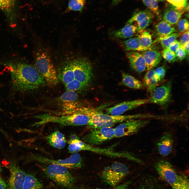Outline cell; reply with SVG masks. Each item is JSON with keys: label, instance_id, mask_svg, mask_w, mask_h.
I'll return each instance as SVG.
<instances>
[{"label": "cell", "instance_id": "28", "mask_svg": "<svg viewBox=\"0 0 189 189\" xmlns=\"http://www.w3.org/2000/svg\"><path fill=\"white\" fill-rule=\"evenodd\" d=\"M137 36L143 48L148 50L151 49L150 47L153 42L151 35L149 31L145 29L143 30L138 33Z\"/></svg>", "mask_w": 189, "mask_h": 189}, {"label": "cell", "instance_id": "31", "mask_svg": "<svg viewBox=\"0 0 189 189\" xmlns=\"http://www.w3.org/2000/svg\"><path fill=\"white\" fill-rule=\"evenodd\" d=\"M171 186L172 189H189L188 179L185 176L180 175L177 181Z\"/></svg>", "mask_w": 189, "mask_h": 189}, {"label": "cell", "instance_id": "16", "mask_svg": "<svg viewBox=\"0 0 189 189\" xmlns=\"http://www.w3.org/2000/svg\"><path fill=\"white\" fill-rule=\"evenodd\" d=\"M153 18V14L151 11L147 10L141 11L134 14L127 24H133L136 26L138 33L149 25Z\"/></svg>", "mask_w": 189, "mask_h": 189}, {"label": "cell", "instance_id": "39", "mask_svg": "<svg viewBox=\"0 0 189 189\" xmlns=\"http://www.w3.org/2000/svg\"><path fill=\"white\" fill-rule=\"evenodd\" d=\"M174 6L180 8H183L187 5V1L184 0H167Z\"/></svg>", "mask_w": 189, "mask_h": 189}, {"label": "cell", "instance_id": "19", "mask_svg": "<svg viewBox=\"0 0 189 189\" xmlns=\"http://www.w3.org/2000/svg\"><path fill=\"white\" fill-rule=\"evenodd\" d=\"M131 67L138 73L143 72L146 68L144 57L141 53L137 51L128 52L127 53Z\"/></svg>", "mask_w": 189, "mask_h": 189}, {"label": "cell", "instance_id": "12", "mask_svg": "<svg viewBox=\"0 0 189 189\" xmlns=\"http://www.w3.org/2000/svg\"><path fill=\"white\" fill-rule=\"evenodd\" d=\"M6 167L10 172L7 185L8 189H23L27 174L13 161L9 162Z\"/></svg>", "mask_w": 189, "mask_h": 189}, {"label": "cell", "instance_id": "30", "mask_svg": "<svg viewBox=\"0 0 189 189\" xmlns=\"http://www.w3.org/2000/svg\"><path fill=\"white\" fill-rule=\"evenodd\" d=\"M15 0H0V8L10 20L12 19L13 13L14 8Z\"/></svg>", "mask_w": 189, "mask_h": 189}, {"label": "cell", "instance_id": "13", "mask_svg": "<svg viewBox=\"0 0 189 189\" xmlns=\"http://www.w3.org/2000/svg\"><path fill=\"white\" fill-rule=\"evenodd\" d=\"M172 87V82L170 80L156 88L151 97L149 99V103L162 106H166L171 99Z\"/></svg>", "mask_w": 189, "mask_h": 189}, {"label": "cell", "instance_id": "33", "mask_svg": "<svg viewBox=\"0 0 189 189\" xmlns=\"http://www.w3.org/2000/svg\"><path fill=\"white\" fill-rule=\"evenodd\" d=\"M161 55L164 59L169 63H173L176 60L175 53L167 48L163 49Z\"/></svg>", "mask_w": 189, "mask_h": 189}, {"label": "cell", "instance_id": "46", "mask_svg": "<svg viewBox=\"0 0 189 189\" xmlns=\"http://www.w3.org/2000/svg\"><path fill=\"white\" fill-rule=\"evenodd\" d=\"M2 167L1 164L0 163V174H1V172H2Z\"/></svg>", "mask_w": 189, "mask_h": 189}, {"label": "cell", "instance_id": "45", "mask_svg": "<svg viewBox=\"0 0 189 189\" xmlns=\"http://www.w3.org/2000/svg\"><path fill=\"white\" fill-rule=\"evenodd\" d=\"M121 0H113L112 3L114 5L118 4Z\"/></svg>", "mask_w": 189, "mask_h": 189}, {"label": "cell", "instance_id": "18", "mask_svg": "<svg viewBox=\"0 0 189 189\" xmlns=\"http://www.w3.org/2000/svg\"><path fill=\"white\" fill-rule=\"evenodd\" d=\"M187 9V7L180 8L173 5L170 6L165 10L163 20L172 25L175 24Z\"/></svg>", "mask_w": 189, "mask_h": 189}, {"label": "cell", "instance_id": "20", "mask_svg": "<svg viewBox=\"0 0 189 189\" xmlns=\"http://www.w3.org/2000/svg\"><path fill=\"white\" fill-rule=\"evenodd\" d=\"M141 53L144 58L147 71L153 69L159 64L161 60V55L158 51L151 49L142 52Z\"/></svg>", "mask_w": 189, "mask_h": 189}, {"label": "cell", "instance_id": "26", "mask_svg": "<svg viewBox=\"0 0 189 189\" xmlns=\"http://www.w3.org/2000/svg\"><path fill=\"white\" fill-rule=\"evenodd\" d=\"M122 83L125 86L135 89H139L143 87L142 82L134 77L123 72H122Z\"/></svg>", "mask_w": 189, "mask_h": 189}, {"label": "cell", "instance_id": "11", "mask_svg": "<svg viewBox=\"0 0 189 189\" xmlns=\"http://www.w3.org/2000/svg\"><path fill=\"white\" fill-rule=\"evenodd\" d=\"M57 101L61 107L59 111L61 112L74 111L83 106L77 92L73 91L66 90L58 98Z\"/></svg>", "mask_w": 189, "mask_h": 189}, {"label": "cell", "instance_id": "32", "mask_svg": "<svg viewBox=\"0 0 189 189\" xmlns=\"http://www.w3.org/2000/svg\"><path fill=\"white\" fill-rule=\"evenodd\" d=\"M85 0H69L68 9L69 10L80 11L83 8Z\"/></svg>", "mask_w": 189, "mask_h": 189}, {"label": "cell", "instance_id": "42", "mask_svg": "<svg viewBox=\"0 0 189 189\" xmlns=\"http://www.w3.org/2000/svg\"><path fill=\"white\" fill-rule=\"evenodd\" d=\"M129 185V183H126L121 185H118L112 188L103 189L98 188L96 189H126Z\"/></svg>", "mask_w": 189, "mask_h": 189}, {"label": "cell", "instance_id": "1", "mask_svg": "<svg viewBox=\"0 0 189 189\" xmlns=\"http://www.w3.org/2000/svg\"><path fill=\"white\" fill-rule=\"evenodd\" d=\"M57 73L59 80L66 90L76 92L85 88L91 82L93 76L92 65L84 58L65 61L59 66Z\"/></svg>", "mask_w": 189, "mask_h": 189}, {"label": "cell", "instance_id": "23", "mask_svg": "<svg viewBox=\"0 0 189 189\" xmlns=\"http://www.w3.org/2000/svg\"><path fill=\"white\" fill-rule=\"evenodd\" d=\"M138 33L137 27L134 25L127 24L124 27L114 32V36L116 38H131Z\"/></svg>", "mask_w": 189, "mask_h": 189}, {"label": "cell", "instance_id": "8", "mask_svg": "<svg viewBox=\"0 0 189 189\" xmlns=\"http://www.w3.org/2000/svg\"><path fill=\"white\" fill-rule=\"evenodd\" d=\"M27 159L43 163L59 165L67 168H79L82 167L83 164L82 158L78 152L74 153L68 158L64 159L54 160L40 156L34 155L28 157Z\"/></svg>", "mask_w": 189, "mask_h": 189}, {"label": "cell", "instance_id": "7", "mask_svg": "<svg viewBox=\"0 0 189 189\" xmlns=\"http://www.w3.org/2000/svg\"><path fill=\"white\" fill-rule=\"evenodd\" d=\"M128 167L119 162L112 164L105 168L101 174L103 180L109 185L114 187L118 185L128 174Z\"/></svg>", "mask_w": 189, "mask_h": 189}, {"label": "cell", "instance_id": "3", "mask_svg": "<svg viewBox=\"0 0 189 189\" xmlns=\"http://www.w3.org/2000/svg\"><path fill=\"white\" fill-rule=\"evenodd\" d=\"M12 83L17 90L31 91L41 87L46 83L36 67L23 62L9 65Z\"/></svg>", "mask_w": 189, "mask_h": 189}, {"label": "cell", "instance_id": "22", "mask_svg": "<svg viewBox=\"0 0 189 189\" xmlns=\"http://www.w3.org/2000/svg\"><path fill=\"white\" fill-rule=\"evenodd\" d=\"M176 29L172 25L163 20L156 26L155 34L157 39L176 32Z\"/></svg>", "mask_w": 189, "mask_h": 189}, {"label": "cell", "instance_id": "25", "mask_svg": "<svg viewBox=\"0 0 189 189\" xmlns=\"http://www.w3.org/2000/svg\"><path fill=\"white\" fill-rule=\"evenodd\" d=\"M43 184L33 175L27 174L23 189H44Z\"/></svg>", "mask_w": 189, "mask_h": 189}, {"label": "cell", "instance_id": "2", "mask_svg": "<svg viewBox=\"0 0 189 189\" xmlns=\"http://www.w3.org/2000/svg\"><path fill=\"white\" fill-rule=\"evenodd\" d=\"M98 109L83 106L72 111H55L40 114L35 117L38 120L33 126H40L49 123L64 126L88 125L92 116L99 111Z\"/></svg>", "mask_w": 189, "mask_h": 189}, {"label": "cell", "instance_id": "21", "mask_svg": "<svg viewBox=\"0 0 189 189\" xmlns=\"http://www.w3.org/2000/svg\"><path fill=\"white\" fill-rule=\"evenodd\" d=\"M46 138L49 144L57 149H63L66 144L67 141L64 135L58 130L52 132Z\"/></svg>", "mask_w": 189, "mask_h": 189}, {"label": "cell", "instance_id": "17", "mask_svg": "<svg viewBox=\"0 0 189 189\" xmlns=\"http://www.w3.org/2000/svg\"><path fill=\"white\" fill-rule=\"evenodd\" d=\"M174 143L172 134L170 132L165 133L160 138L157 144L159 153L164 156L169 155L172 150Z\"/></svg>", "mask_w": 189, "mask_h": 189}, {"label": "cell", "instance_id": "43", "mask_svg": "<svg viewBox=\"0 0 189 189\" xmlns=\"http://www.w3.org/2000/svg\"><path fill=\"white\" fill-rule=\"evenodd\" d=\"M7 185L6 182L0 177V189H7Z\"/></svg>", "mask_w": 189, "mask_h": 189}, {"label": "cell", "instance_id": "14", "mask_svg": "<svg viewBox=\"0 0 189 189\" xmlns=\"http://www.w3.org/2000/svg\"><path fill=\"white\" fill-rule=\"evenodd\" d=\"M155 167L160 177L171 186L179 176L172 165L167 161L160 160L155 163Z\"/></svg>", "mask_w": 189, "mask_h": 189}, {"label": "cell", "instance_id": "10", "mask_svg": "<svg viewBox=\"0 0 189 189\" xmlns=\"http://www.w3.org/2000/svg\"><path fill=\"white\" fill-rule=\"evenodd\" d=\"M125 122L114 128V138H119L134 134L146 125L149 121V120L143 119H136Z\"/></svg>", "mask_w": 189, "mask_h": 189}, {"label": "cell", "instance_id": "27", "mask_svg": "<svg viewBox=\"0 0 189 189\" xmlns=\"http://www.w3.org/2000/svg\"><path fill=\"white\" fill-rule=\"evenodd\" d=\"M123 44L125 49L128 50H134L142 52L149 50L143 48L141 46L137 36L130 38L124 41Z\"/></svg>", "mask_w": 189, "mask_h": 189}, {"label": "cell", "instance_id": "47", "mask_svg": "<svg viewBox=\"0 0 189 189\" xmlns=\"http://www.w3.org/2000/svg\"><path fill=\"white\" fill-rule=\"evenodd\" d=\"M158 0L160 1H162L163 0Z\"/></svg>", "mask_w": 189, "mask_h": 189}, {"label": "cell", "instance_id": "36", "mask_svg": "<svg viewBox=\"0 0 189 189\" xmlns=\"http://www.w3.org/2000/svg\"><path fill=\"white\" fill-rule=\"evenodd\" d=\"M178 27L181 33L189 30V22L186 19H182L178 21Z\"/></svg>", "mask_w": 189, "mask_h": 189}, {"label": "cell", "instance_id": "24", "mask_svg": "<svg viewBox=\"0 0 189 189\" xmlns=\"http://www.w3.org/2000/svg\"><path fill=\"white\" fill-rule=\"evenodd\" d=\"M148 71L144 76L143 84L151 96L156 88L158 82L154 76V70L153 69Z\"/></svg>", "mask_w": 189, "mask_h": 189}, {"label": "cell", "instance_id": "29", "mask_svg": "<svg viewBox=\"0 0 189 189\" xmlns=\"http://www.w3.org/2000/svg\"><path fill=\"white\" fill-rule=\"evenodd\" d=\"M181 33L175 32L157 39L154 43L159 41L163 49L168 48L181 35Z\"/></svg>", "mask_w": 189, "mask_h": 189}, {"label": "cell", "instance_id": "4", "mask_svg": "<svg viewBox=\"0 0 189 189\" xmlns=\"http://www.w3.org/2000/svg\"><path fill=\"white\" fill-rule=\"evenodd\" d=\"M38 48L35 54V67L47 84L51 86L56 85L59 80L49 51L44 46Z\"/></svg>", "mask_w": 189, "mask_h": 189}, {"label": "cell", "instance_id": "37", "mask_svg": "<svg viewBox=\"0 0 189 189\" xmlns=\"http://www.w3.org/2000/svg\"><path fill=\"white\" fill-rule=\"evenodd\" d=\"M175 54L176 60L177 59L180 61L187 56L186 52L181 46L175 52Z\"/></svg>", "mask_w": 189, "mask_h": 189}, {"label": "cell", "instance_id": "44", "mask_svg": "<svg viewBox=\"0 0 189 189\" xmlns=\"http://www.w3.org/2000/svg\"><path fill=\"white\" fill-rule=\"evenodd\" d=\"M186 53L187 56L189 55V41L183 45H181Z\"/></svg>", "mask_w": 189, "mask_h": 189}, {"label": "cell", "instance_id": "6", "mask_svg": "<svg viewBox=\"0 0 189 189\" xmlns=\"http://www.w3.org/2000/svg\"><path fill=\"white\" fill-rule=\"evenodd\" d=\"M44 172L48 177L61 186L68 188L73 187L75 178L67 167L57 165L49 164L45 168Z\"/></svg>", "mask_w": 189, "mask_h": 189}, {"label": "cell", "instance_id": "5", "mask_svg": "<svg viewBox=\"0 0 189 189\" xmlns=\"http://www.w3.org/2000/svg\"><path fill=\"white\" fill-rule=\"evenodd\" d=\"M149 117V115L148 114L113 116L104 114L99 111L92 116L88 125L93 129L102 127H112L119 122L133 119H147Z\"/></svg>", "mask_w": 189, "mask_h": 189}, {"label": "cell", "instance_id": "35", "mask_svg": "<svg viewBox=\"0 0 189 189\" xmlns=\"http://www.w3.org/2000/svg\"><path fill=\"white\" fill-rule=\"evenodd\" d=\"M143 3L151 11L158 14L159 13L158 6L157 0H142Z\"/></svg>", "mask_w": 189, "mask_h": 189}, {"label": "cell", "instance_id": "38", "mask_svg": "<svg viewBox=\"0 0 189 189\" xmlns=\"http://www.w3.org/2000/svg\"><path fill=\"white\" fill-rule=\"evenodd\" d=\"M154 184L151 183V181H145L142 182L136 189H158Z\"/></svg>", "mask_w": 189, "mask_h": 189}, {"label": "cell", "instance_id": "9", "mask_svg": "<svg viewBox=\"0 0 189 189\" xmlns=\"http://www.w3.org/2000/svg\"><path fill=\"white\" fill-rule=\"evenodd\" d=\"M114 138V128L102 127L93 129L82 138V141L90 145H97Z\"/></svg>", "mask_w": 189, "mask_h": 189}, {"label": "cell", "instance_id": "41", "mask_svg": "<svg viewBox=\"0 0 189 189\" xmlns=\"http://www.w3.org/2000/svg\"><path fill=\"white\" fill-rule=\"evenodd\" d=\"M181 46V44L179 41L176 40L167 48L175 53Z\"/></svg>", "mask_w": 189, "mask_h": 189}, {"label": "cell", "instance_id": "15", "mask_svg": "<svg viewBox=\"0 0 189 189\" xmlns=\"http://www.w3.org/2000/svg\"><path fill=\"white\" fill-rule=\"evenodd\" d=\"M148 103H149V99L125 101L107 108L106 111L108 114L113 116L121 115L128 111Z\"/></svg>", "mask_w": 189, "mask_h": 189}, {"label": "cell", "instance_id": "34", "mask_svg": "<svg viewBox=\"0 0 189 189\" xmlns=\"http://www.w3.org/2000/svg\"><path fill=\"white\" fill-rule=\"evenodd\" d=\"M166 72V69L164 66L158 67L154 70V76L158 82L164 80Z\"/></svg>", "mask_w": 189, "mask_h": 189}, {"label": "cell", "instance_id": "40", "mask_svg": "<svg viewBox=\"0 0 189 189\" xmlns=\"http://www.w3.org/2000/svg\"><path fill=\"white\" fill-rule=\"evenodd\" d=\"M189 41V30L184 32L181 36L179 42L181 45H183Z\"/></svg>", "mask_w": 189, "mask_h": 189}]
</instances>
